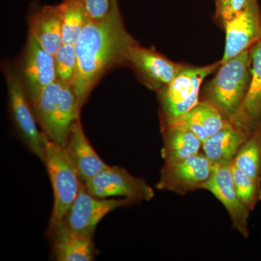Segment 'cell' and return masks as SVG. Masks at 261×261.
<instances>
[{
	"label": "cell",
	"instance_id": "obj_1",
	"mask_svg": "<svg viewBox=\"0 0 261 261\" xmlns=\"http://www.w3.org/2000/svg\"><path fill=\"white\" fill-rule=\"evenodd\" d=\"M137 44L123 24L118 0L106 18L89 20L75 44L78 68L72 89L80 109L103 75L126 65L127 51Z\"/></svg>",
	"mask_w": 261,
	"mask_h": 261
},
{
	"label": "cell",
	"instance_id": "obj_2",
	"mask_svg": "<svg viewBox=\"0 0 261 261\" xmlns=\"http://www.w3.org/2000/svg\"><path fill=\"white\" fill-rule=\"evenodd\" d=\"M250 49L220 64L216 75L205 84L201 93L200 101L216 108L227 121L238 113L250 87L252 79Z\"/></svg>",
	"mask_w": 261,
	"mask_h": 261
},
{
	"label": "cell",
	"instance_id": "obj_3",
	"mask_svg": "<svg viewBox=\"0 0 261 261\" xmlns=\"http://www.w3.org/2000/svg\"><path fill=\"white\" fill-rule=\"evenodd\" d=\"M29 101L43 133L65 147L72 125L80 117L72 87H64L56 80Z\"/></svg>",
	"mask_w": 261,
	"mask_h": 261
},
{
	"label": "cell",
	"instance_id": "obj_4",
	"mask_svg": "<svg viewBox=\"0 0 261 261\" xmlns=\"http://www.w3.org/2000/svg\"><path fill=\"white\" fill-rule=\"evenodd\" d=\"M44 163L50 178L54 196L53 211L46 231V237L50 239L76 198L82 182L65 147L49 140L44 134Z\"/></svg>",
	"mask_w": 261,
	"mask_h": 261
},
{
	"label": "cell",
	"instance_id": "obj_5",
	"mask_svg": "<svg viewBox=\"0 0 261 261\" xmlns=\"http://www.w3.org/2000/svg\"><path fill=\"white\" fill-rule=\"evenodd\" d=\"M219 65L220 61L205 66L187 64L171 84L157 92L161 125L178 121L195 107L200 100L201 84Z\"/></svg>",
	"mask_w": 261,
	"mask_h": 261
},
{
	"label": "cell",
	"instance_id": "obj_6",
	"mask_svg": "<svg viewBox=\"0 0 261 261\" xmlns=\"http://www.w3.org/2000/svg\"><path fill=\"white\" fill-rule=\"evenodd\" d=\"M12 119L19 136L32 154L43 163L45 157L44 134L38 129L37 118L18 72L5 69Z\"/></svg>",
	"mask_w": 261,
	"mask_h": 261
},
{
	"label": "cell",
	"instance_id": "obj_7",
	"mask_svg": "<svg viewBox=\"0 0 261 261\" xmlns=\"http://www.w3.org/2000/svg\"><path fill=\"white\" fill-rule=\"evenodd\" d=\"M137 203L127 198H98L91 195L83 183L74 202L65 215L64 222L71 231L93 239L96 228L99 221L118 207Z\"/></svg>",
	"mask_w": 261,
	"mask_h": 261
},
{
	"label": "cell",
	"instance_id": "obj_8",
	"mask_svg": "<svg viewBox=\"0 0 261 261\" xmlns=\"http://www.w3.org/2000/svg\"><path fill=\"white\" fill-rule=\"evenodd\" d=\"M87 191L98 198L130 199L138 202L150 200L154 193L143 178L135 177L125 168L109 166L84 184Z\"/></svg>",
	"mask_w": 261,
	"mask_h": 261
},
{
	"label": "cell",
	"instance_id": "obj_9",
	"mask_svg": "<svg viewBox=\"0 0 261 261\" xmlns=\"http://www.w3.org/2000/svg\"><path fill=\"white\" fill-rule=\"evenodd\" d=\"M126 65L145 87L158 92L171 84L187 64L170 61L154 49L137 44L127 51Z\"/></svg>",
	"mask_w": 261,
	"mask_h": 261
},
{
	"label": "cell",
	"instance_id": "obj_10",
	"mask_svg": "<svg viewBox=\"0 0 261 261\" xmlns=\"http://www.w3.org/2000/svg\"><path fill=\"white\" fill-rule=\"evenodd\" d=\"M214 167L205 154L200 152L179 162L164 163L156 187L158 190L186 195L202 189L214 172Z\"/></svg>",
	"mask_w": 261,
	"mask_h": 261
},
{
	"label": "cell",
	"instance_id": "obj_11",
	"mask_svg": "<svg viewBox=\"0 0 261 261\" xmlns=\"http://www.w3.org/2000/svg\"><path fill=\"white\" fill-rule=\"evenodd\" d=\"M18 74L29 100L57 80L54 56L30 34L27 38Z\"/></svg>",
	"mask_w": 261,
	"mask_h": 261
},
{
	"label": "cell",
	"instance_id": "obj_12",
	"mask_svg": "<svg viewBox=\"0 0 261 261\" xmlns=\"http://www.w3.org/2000/svg\"><path fill=\"white\" fill-rule=\"evenodd\" d=\"M226 46L220 64L248 50L261 39V10L257 0H250L245 9L225 25Z\"/></svg>",
	"mask_w": 261,
	"mask_h": 261
},
{
	"label": "cell",
	"instance_id": "obj_13",
	"mask_svg": "<svg viewBox=\"0 0 261 261\" xmlns=\"http://www.w3.org/2000/svg\"><path fill=\"white\" fill-rule=\"evenodd\" d=\"M202 189L211 192L223 204L229 215L233 227L244 238L249 237L250 211L239 198L235 190L231 166H215L210 178Z\"/></svg>",
	"mask_w": 261,
	"mask_h": 261
},
{
	"label": "cell",
	"instance_id": "obj_14",
	"mask_svg": "<svg viewBox=\"0 0 261 261\" xmlns=\"http://www.w3.org/2000/svg\"><path fill=\"white\" fill-rule=\"evenodd\" d=\"M65 148L82 183H86L108 166L99 158L87 139L80 117L72 125Z\"/></svg>",
	"mask_w": 261,
	"mask_h": 261
},
{
	"label": "cell",
	"instance_id": "obj_15",
	"mask_svg": "<svg viewBox=\"0 0 261 261\" xmlns=\"http://www.w3.org/2000/svg\"><path fill=\"white\" fill-rule=\"evenodd\" d=\"M252 132L228 121L202 143L203 153L214 166H231L239 149Z\"/></svg>",
	"mask_w": 261,
	"mask_h": 261
},
{
	"label": "cell",
	"instance_id": "obj_16",
	"mask_svg": "<svg viewBox=\"0 0 261 261\" xmlns=\"http://www.w3.org/2000/svg\"><path fill=\"white\" fill-rule=\"evenodd\" d=\"M252 79L238 113L230 121L254 132L261 125V39L250 49Z\"/></svg>",
	"mask_w": 261,
	"mask_h": 261
},
{
	"label": "cell",
	"instance_id": "obj_17",
	"mask_svg": "<svg viewBox=\"0 0 261 261\" xmlns=\"http://www.w3.org/2000/svg\"><path fill=\"white\" fill-rule=\"evenodd\" d=\"M29 34L54 56L63 44L62 19L58 5H45L28 18Z\"/></svg>",
	"mask_w": 261,
	"mask_h": 261
},
{
	"label": "cell",
	"instance_id": "obj_18",
	"mask_svg": "<svg viewBox=\"0 0 261 261\" xmlns=\"http://www.w3.org/2000/svg\"><path fill=\"white\" fill-rule=\"evenodd\" d=\"M50 239L53 240L51 256L56 260L92 261L95 258L93 239L73 232L64 221Z\"/></svg>",
	"mask_w": 261,
	"mask_h": 261
},
{
	"label": "cell",
	"instance_id": "obj_19",
	"mask_svg": "<svg viewBox=\"0 0 261 261\" xmlns=\"http://www.w3.org/2000/svg\"><path fill=\"white\" fill-rule=\"evenodd\" d=\"M161 126L164 163L179 162L200 152L202 141L187 127L176 123Z\"/></svg>",
	"mask_w": 261,
	"mask_h": 261
},
{
	"label": "cell",
	"instance_id": "obj_20",
	"mask_svg": "<svg viewBox=\"0 0 261 261\" xmlns=\"http://www.w3.org/2000/svg\"><path fill=\"white\" fill-rule=\"evenodd\" d=\"M226 122L227 121L216 108L209 103L199 100L195 107L192 108L186 115L171 123H179L187 127L203 143L209 137L221 129Z\"/></svg>",
	"mask_w": 261,
	"mask_h": 261
},
{
	"label": "cell",
	"instance_id": "obj_21",
	"mask_svg": "<svg viewBox=\"0 0 261 261\" xmlns=\"http://www.w3.org/2000/svg\"><path fill=\"white\" fill-rule=\"evenodd\" d=\"M63 44L75 45L82 31L91 20L84 0H63L59 3Z\"/></svg>",
	"mask_w": 261,
	"mask_h": 261
},
{
	"label": "cell",
	"instance_id": "obj_22",
	"mask_svg": "<svg viewBox=\"0 0 261 261\" xmlns=\"http://www.w3.org/2000/svg\"><path fill=\"white\" fill-rule=\"evenodd\" d=\"M232 163L250 177L261 181V125L244 142Z\"/></svg>",
	"mask_w": 261,
	"mask_h": 261
},
{
	"label": "cell",
	"instance_id": "obj_23",
	"mask_svg": "<svg viewBox=\"0 0 261 261\" xmlns=\"http://www.w3.org/2000/svg\"><path fill=\"white\" fill-rule=\"evenodd\" d=\"M235 190L239 198L250 211L261 201V181L249 176L236 165H231Z\"/></svg>",
	"mask_w": 261,
	"mask_h": 261
},
{
	"label": "cell",
	"instance_id": "obj_24",
	"mask_svg": "<svg viewBox=\"0 0 261 261\" xmlns=\"http://www.w3.org/2000/svg\"><path fill=\"white\" fill-rule=\"evenodd\" d=\"M57 80L64 87H71L76 76L78 62L75 45L63 44L54 55Z\"/></svg>",
	"mask_w": 261,
	"mask_h": 261
},
{
	"label": "cell",
	"instance_id": "obj_25",
	"mask_svg": "<svg viewBox=\"0 0 261 261\" xmlns=\"http://www.w3.org/2000/svg\"><path fill=\"white\" fill-rule=\"evenodd\" d=\"M250 0H215V20L223 29L225 25L240 15Z\"/></svg>",
	"mask_w": 261,
	"mask_h": 261
},
{
	"label": "cell",
	"instance_id": "obj_26",
	"mask_svg": "<svg viewBox=\"0 0 261 261\" xmlns=\"http://www.w3.org/2000/svg\"><path fill=\"white\" fill-rule=\"evenodd\" d=\"M116 0H84L92 20H100L109 15Z\"/></svg>",
	"mask_w": 261,
	"mask_h": 261
}]
</instances>
